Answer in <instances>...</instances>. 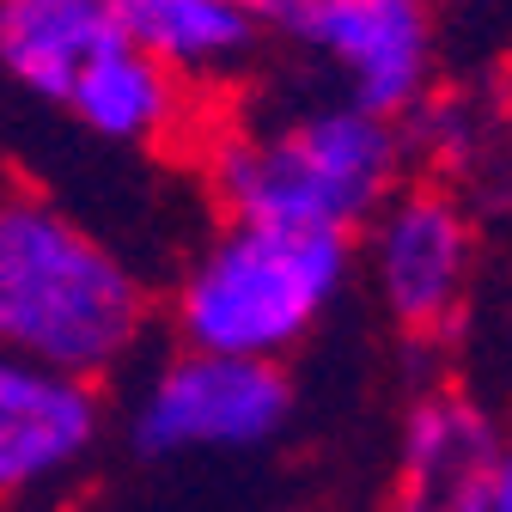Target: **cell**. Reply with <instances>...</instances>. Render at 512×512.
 <instances>
[{
	"label": "cell",
	"mask_w": 512,
	"mask_h": 512,
	"mask_svg": "<svg viewBox=\"0 0 512 512\" xmlns=\"http://www.w3.org/2000/svg\"><path fill=\"white\" fill-rule=\"evenodd\" d=\"M506 439L494 415L458 391H427L403 421L397 488L384 512H488Z\"/></svg>",
	"instance_id": "9c48e42d"
},
{
	"label": "cell",
	"mask_w": 512,
	"mask_h": 512,
	"mask_svg": "<svg viewBox=\"0 0 512 512\" xmlns=\"http://www.w3.org/2000/svg\"><path fill=\"white\" fill-rule=\"evenodd\" d=\"M202 171L220 220L354 238L409 183V141L403 122L348 98H311L220 128Z\"/></svg>",
	"instance_id": "7a4b0ae2"
},
{
	"label": "cell",
	"mask_w": 512,
	"mask_h": 512,
	"mask_svg": "<svg viewBox=\"0 0 512 512\" xmlns=\"http://www.w3.org/2000/svg\"><path fill=\"white\" fill-rule=\"evenodd\" d=\"M287 37L336 74V98L409 122L433 92V13L427 0H317L287 19Z\"/></svg>",
	"instance_id": "8992f818"
},
{
	"label": "cell",
	"mask_w": 512,
	"mask_h": 512,
	"mask_svg": "<svg viewBox=\"0 0 512 512\" xmlns=\"http://www.w3.org/2000/svg\"><path fill=\"white\" fill-rule=\"evenodd\" d=\"M128 49H141L183 92L238 86L269 43V19L250 0H110Z\"/></svg>",
	"instance_id": "ba28073f"
},
{
	"label": "cell",
	"mask_w": 512,
	"mask_h": 512,
	"mask_svg": "<svg viewBox=\"0 0 512 512\" xmlns=\"http://www.w3.org/2000/svg\"><path fill=\"white\" fill-rule=\"evenodd\" d=\"M250 7H256V13H263L269 25H287L293 13H305V7H317V0H250Z\"/></svg>",
	"instance_id": "4fadbf2b"
},
{
	"label": "cell",
	"mask_w": 512,
	"mask_h": 512,
	"mask_svg": "<svg viewBox=\"0 0 512 512\" xmlns=\"http://www.w3.org/2000/svg\"><path fill=\"white\" fill-rule=\"evenodd\" d=\"M348 275L354 238L220 220V232L177 269L165 317L177 348L281 366L336 311Z\"/></svg>",
	"instance_id": "3957f363"
},
{
	"label": "cell",
	"mask_w": 512,
	"mask_h": 512,
	"mask_svg": "<svg viewBox=\"0 0 512 512\" xmlns=\"http://www.w3.org/2000/svg\"><path fill=\"white\" fill-rule=\"evenodd\" d=\"M153 330V287L43 189L0 177V354L86 384L116 378Z\"/></svg>",
	"instance_id": "6da1fadb"
},
{
	"label": "cell",
	"mask_w": 512,
	"mask_h": 512,
	"mask_svg": "<svg viewBox=\"0 0 512 512\" xmlns=\"http://www.w3.org/2000/svg\"><path fill=\"white\" fill-rule=\"evenodd\" d=\"M104 384L0 354V506L61 488L104 445Z\"/></svg>",
	"instance_id": "52a82bcc"
},
{
	"label": "cell",
	"mask_w": 512,
	"mask_h": 512,
	"mask_svg": "<svg viewBox=\"0 0 512 512\" xmlns=\"http://www.w3.org/2000/svg\"><path fill=\"white\" fill-rule=\"evenodd\" d=\"M427 7H433V0H427Z\"/></svg>",
	"instance_id": "5bb4252c"
},
{
	"label": "cell",
	"mask_w": 512,
	"mask_h": 512,
	"mask_svg": "<svg viewBox=\"0 0 512 512\" xmlns=\"http://www.w3.org/2000/svg\"><path fill=\"white\" fill-rule=\"evenodd\" d=\"M61 116L74 128H86V135L104 141V147H171L177 135H189L196 92H183L141 49L116 43V49H104L92 61V74L74 86V98H68Z\"/></svg>",
	"instance_id": "8fae6325"
},
{
	"label": "cell",
	"mask_w": 512,
	"mask_h": 512,
	"mask_svg": "<svg viewBox=\"0 0 512 512\" xmlns=\"http://www.w3.org/2000/svg\"><path fill=\"white\" fill-rule=\"evenodd\" d=\"M488 512H512V445H506V458L494 470V488H488Z\"/></svg>",
	"instance_id": "7c38bea8"
},
{
	"label": "cell",
	"mask_w": 512,
	"mask_h": 512,
	"mask_svg": "<svg viewBox=\"0 0 512 512\" xmlns=\"http://www.w3.org/2000/svg\"><path fill=\"white\" fill-rule=\"evenodd\" d=\"M116 43L110 0H0V80L49 110H68L74 86Z\"/></svg>",
	"instance_id": "30bf717a"
},
{
	"label": "cell",
	"mask_w": 512,
	"mask_h": 512,
	"mask_svg": "<svg viewBox=\"0 0 512 512\" xmlns=\"http://www.w3.org/2000/svg\"><path fill=\"white\" fill-rule=\"evenodd\" d=\"M293 421V378L269 360L171 348L128 403V445L141 458H238L275 445Z\"/></svg>",
	"instance_id": "277c9868"
},
{
	"label": "cell",
	"mask_w": 512,
	"mask_h": 512,
	"mask_svg": "<svg viewBox=\"0 0 512 512\" xmlns=\"http://www.w3.org/2000/svg\"><path fill=\"white\" fill-rule=\"evenodd\" d=\"M366 275L378 305L391 311V324H403L409 336H433L458 317L464 293H470V269H476V226L464 214V202L439 183H403L384 202L360 244Z\"/></svg>",
	"instance_id": "5b68a950"
}]
</instances>
